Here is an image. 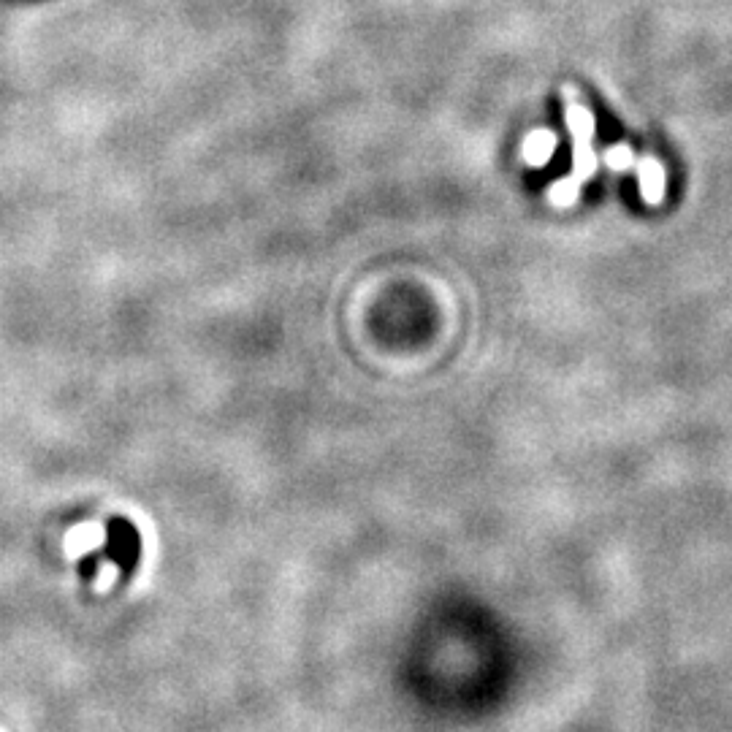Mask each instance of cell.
<instances>
[{
  "label": "cell",
  "instance_id": "cell-2",
  "mask_svg": "<svg viewBox=\"0 0 732 732\" xmlns=\"http://www.w3.org/2000/svg\"><path fill=\"white\" fill-rule=\"evenodd\" d=\"M635 171H638V185L643 201H646L648 207H659L665 201L667 190L665 166L654 155H643L640 160H635Z\"/></svg>",
  "mask_w": 732,
  "mask_h": 732
},
{
  "label": "cell",
  "instance_id": "cell-3",
  "mask_svg": "<svg viewBox=\"0 0 732 732\" xmlns=\"http://www.w3.org/2000/svg\"><path fill=\"white\" fill-rule=\"evenodd\" d=\"M556 150V136L551 131H532L524 141V160L529 166H545Z\"/></svg>",
  "mask_w": 732,
  "mask_h": 732
},
{
  "label": "cell",
  "instance_id": "cell-4",
  "mask_svg": "<svg viewBox=\"0 0 732 732\" xmlns=\"http://www.w3.org/2000/svg\"><path fill=\"white\" fill-rule=\"evenodd\" d=\"M602 160H605V166H608V169L629 171V169H635V160H638V155L632 152L629 144H613L610 150L602 152Z\"/></svg>",
  "mask_w": 732,
  "mask_h": 732
},
{
  "label": "cell",
  "instance_id": "cell-1",
  "mask_svg": "<svg viewBox=\"0 0 732 732\" xmlns=\"http://www.w3.org/2000/svg\"><path fill=\"white\" fill-rule=\"evenodd\" d=\"M562 95L564 120H567V128L573 133V174L554 182L551 190H548V198L556 207H573L578 196H581V188L597 174V166H600V158L594 152L597 122H594L592 109L583 104L573 87H564Z\"/></svg>",
  "mask_w": 732,
  "mask_h": 732
}]
</instances>
